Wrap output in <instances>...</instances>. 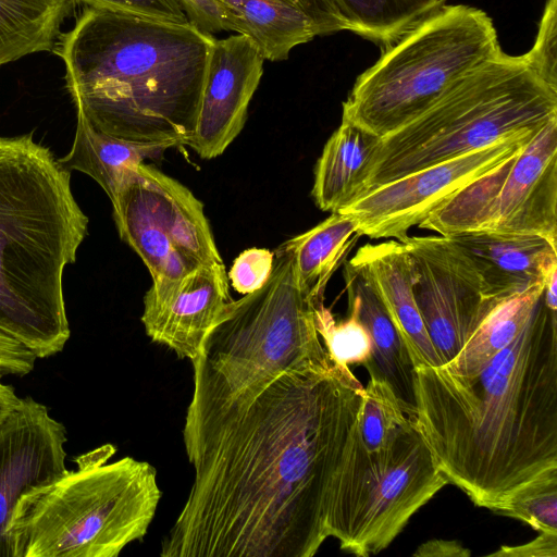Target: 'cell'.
<instances>
[{"instance_id":"6da1fadb","label":"cell","mask_w":557,"mask_h":557,"mask_svg":"<svg viewBox=\"0 0 557 557\" xmlns=\"http://www.w3.org/2000/svg\"><path fill=\"white\" fill-rule=\"evenodd\" d=\"M364 387L332 362L284 372L247 401L187 409L194 481L162 557H312Z\"/></svg>"},{"instance_id":"7a4b0ae2","label":"cell","mask_w":557,"mask_h":557,"mask_svg":"<svg viewBox=\"0 0 557 557\" xmlns=\"http://www.w3.org/2000/svg\"><path fill=\"white\" fill-rule=\"evenodd\" d=\"M413 423L440 471L500 513L557 482V319L543 295L519 334L471 375L413 369Z\"/></svg>"},{"instance_id":"3957f363","label":"cell","mask_w":557,"mask_h":557,"mask_svg":"<svg viewBox=\"0 0 557 557\" xmlns=\"http://www.w3.org/2000/svg\"><path fill=\"white\" fill-rule=\"evenodd\" d=\"M214 39L190 23L86 7L53 52L92 127L174 147L194 134Z\"/></svg>"},{"instance_id":"277c9868","label":"cell","mask_w":557,"mask_h":557,"mask_svg":"<svg viewBox=\"0 0 557 557\" xmlns=\"http://www.w3.org/2000/svg\"><path fill=\"white\" fill-rule=\"evenodd\" d=\"M70 178L32 134L0 137V332L40 359L62 351L71 335L63 272L88 218Z\"/></svg>"},{"instance_id":"5b68a950","label":"cell","mask_w":557,"mask_h":557,"mask_svg":"<svg viewBox=\"0 0 557 557\" xmlns=\"http://www.w3.org/2000/svg\"><path fill=\"white\" fill-rule=\"evenodd\" d=\"M107 444L77 458V469L26 492L9 524L13 557H116L147 534L161 490L147 461L108 462Z\"/></svg>"},{"instance_id":"8992f818","label":"cell","mask_w":557,"mask_h":557,"mask_svg":"<svg viewBox=\"0 0 557 557\" xmlns=\"http://www.w3.org/2000/svg\"><path fill=\"white\" fill-rule=\"evenodd\" d=\"M273 252L268 281L224 306L191 361L187 409L247 401L286 371L333 362L317 330L315 304L298 284L288 240Z\"/></svg>"},{"instance_id":"52a82bcc","label":"cell","mask_w":557,"mask_h":557,"mask_svg":"<svg viewBox=\"0 0 557 557\" xmlns=\"http://www.w3.org/2000/svg\"><path fill=\"white\" fill-rule=\"evenodd\" d=\"M554 117L557 86L535 71L527 53L510 55L502 50L421 115L382 139L363 195L502 138L541 129Z\"/></svg>"},{"instance_id":"ba28073f","label":"cell","mask_w":557,"mask_h":557,"mask_svg":"<svg viewBox=\"0 0 557 557\" xmlns=\"http://www.w3.org/2000/svg\"><path fill=\"white\" fill-rule=\"evenodd\" d=\"M500 51L487 13L445 4L385 46L377 61L357 77L343 102L342 121L383 139Z\"/></svg>"},{"instance_id":"9c48e42d","label":"cell","mask_w":557,"mask_h":557,"mask_svg":"<svg viewBox=\"0 0 557 557\" xmlns=\"http://www.w3.org/2000/svg\"><path fill=\"white\" fill-rule=\"evenodd\" d=\"M447 484L412 419L377 450L363 446L357 425L333 490L329 537L356 556L379 554Z\"/></svg>"},{"instance_id":"30bf717a","label":"cell","mask_w":557,"mask_h":557,"mask_svg":"<svg viewBox=\"0 0 557 557\" xmlns=\"http://www.w3.org/2000/svg\"><path fill=\"white\" fill-rule=\"evenodd\" d=\"M111 202L120 237L152 281L180 280L199 267L224 264L202 202L156 168L139 164Z\"/></svg>"},{"instance_id":"8fae6325","label":"cell","mask_w":557,"mask_h":557,"mask_svg":"<svg viewBox=\"0 0 557 557\" xmlns=\"http://www.w3.org/2000/svg\"><path fill=\"white\" fill-rule=\"evenodd\" d=\"M525 131L381 185L341 210L361 236L405 243L409 230L462 187L520 153L539 132Z\"/></svg>"},{"instance_id":"7c38bea8","label":"cell","mask_w":557,"mask_h":557,"mask_svg":"<svg viewBox=\"0 0 557 557\" xmlns=\"http://www.w3.org/2000/svg\"><path fill=\"white\" fill-rule=\"evenodd\" d=\"M404 244L411 258L418 309L447 364L499 302L483 296L472 263L446 236H409Z\"/></svg>"},{"instance_id":"4fadbf2b","label":"cell","mask_w":557,"mask_h":557,"mask_svg":"<svg viewBox=\"0 0 557 557\" xmlns=\"http://www.w3.org/2000/svg\"><path fill=\"white\" fill-rule=\"evenodd\" d=\"M64 425L32 397L0 423V557H13L9 524L20 498L66 472Z\"/></svg>"},{"instance_id":"5bb4252c","label":"cell","mask_w":557,"mask_h":557,"mask_svg":"<svg viewBox=\"0 0 557 557\" xmlns=\"http://www.w3.org/2000/svg\"><path fill=\"white\" fill-rule=\"evenodd\" d=\"M265 59L247 36L214 39L194 134L186 143L203 159L222 154L239 135Z\"/></svg>"},{"instance_id":"9a60e30c","label":"cell","mask_w":557,"mask_h":557,"mask_svg":"<svg viewBox=\"0 0 557 557\" xmlns=\"http://www.w3.org/2000/svg\"><path fill=\"white\" fill-rule=\"evenodd\" d=\"M231 299L225 265H202L180 280L152 281L141 323L152 342L193 361Z\"/></svg>"},{"instance_id":"2e32d148","label":"cell","mask_w":557,"mask_h":557,"mask_svg":"<svg viewBox=\"0 0 557 557\" xmlns=\"http://www.w3.org/2000/svg\"><path fill=\"white\" fill-rule=\"evenodd\" d=\"M484 230L539 235L557 245V117L515 159Z\"/></svg>"},{"instance_id":"e0dca14e","label":"cell","mask_w":557,"mask_h":557,"mask_svg":"<svg viewBox=\"0 0 557 557\" xmlns=\"http://www.w3.org/2000/svg\"><path fill=\"white\" fill-rule=\"evenodd\" d=\"M446 237L472 263L483 296L497 302L543 287L557 269V245L539 235L478 230Z\"/></svg>"},{"instance_id":"ac0fdd59","label":"cell","mask_w":557,"mask_h":557,"mask_svg":"<svg viewBox=\"0 0 557 557\" xmlns=\"http://www.w3.org/2000/svg\"><path fill=\"white\" fill-rule=\"evenodd\" d=\"M343 277L349 314L367 330L372 342L370 360L363 366L370 377L384 381L404 411L416 412L413 364L407 345L374 286L352 261L344 263Z\"/></svg>"},{"instance_id":"d6986e66","label":"cell","mask_w":557,"mask_h":557,"mask_svg":"<svg viewBox=\"0 0 557 557\" xmlns=\"http://www.w3.org/2000/svg\"><path fill=\"white\" fill-rule=\"evenodd\" d=\"M359 265L400 332L413 368L443 366L423 323L413 294V273L404 243L386 240L361 246L350 259Z\"/></svg>"},{"instance_id":"ffe728a7","label":"cell","mask_w":557,"mask_h":557,"mask_svg":"<svg viewBox=\"0 0 557 557\" xmlns=\"http://www.w3.org/2000/svg\"><path fill=\"white\" fill-rule=\"evenodd\" d=\"M382 138L342 121L314 168L311 196L322 211L336 212L360 198Z\"/></svg>"},{"instance_id":"44dd1931","label":"cell","mask_w":557,"mask_h":557,"mask_svg":"<svg viewBox=\"0 0 557 557\" xmlns=\"http://www.w3.org/2000/svg\"><path fill=\"white\" fill-rule=\"evenodd\" d=\"M215 1L224 30L250 38L269 61H285L296 46L323 35L310 16L283 0Z\"/></svg>"},{"instance_id":"7402d4cb","label":"cell","mask_w":557,"mask_h":557,"mask_svg":"<svg viewBox=\"0 0 557 557\" xmlns=\"http://www.w3.org/2000/svg\"><path fill=\"white\" fill-rule=\"evenodd\" d=\"M77 123L69 153L59 159L67 171L76 170L94 178L112 200L129 174L146 159H154L170 145L141 144L97 131L76 111Z\"/></svg>"},{"instance_id":"603a6c76","label":"cell","mask_w":557,"mask_h":557,"mask_svg":"<svg viewBox=\"0 0 557 557\" xmlns=\"http://www.w3.org/2000/svg\"><path fill=\"white\" fill-rule=\"evenodd\" d=\"M361 235L357 222L342 211L288 240L298 284L314 302L323 301L329 280Z\"/></svg>"},{"instance_id":"cb8c5ba5","label":"cell","mask_w":557,"mask_h":557,"mask_svg":"<svg viewBox=\"0 0 557 557\" xmlns=\"http://www.w3.org/2000/svg\"><path fill=\"white\" fill-rule=\"evenodd\" d=\"M74 0H0V65L53 52Z\"/></svg>"},{"instance_id":"d4e9b609","label":"cell","mask_w":557,"mask_h":557,"mask_svg":"<svg viewBox=\"0 0 557 557\" xmlns=\"http://www.w3.org/2000/svg\"><path fill=\"white\" fill-rule=\"evenodd\" d=\"M447 0H326L343 30L383 47L394 42Z\"/></svg>"},{"instance_id":"484cf974","label":"cell","mask_w":557,"mask_h":557,"mask_svg":"<svg viewBox=\"0 0 557 557\" xmlns=\"http://www.w3.org/2000/svg\"><path fill=\"white\" fill-rule=\"evenodd\" d=\"M544 286L499 302L479 325L446 370L454 374L471 375L481 370L495 354L505 348L531 318Z\"/></svg>"},{"instance_id":"4316f807","label":"cell","mask_w":557,"mask_h":557,"mask_svg":"<svg viewBox=\"0 0 557 557\" xmlns=\"http://www.w3.org/2000/svg\"><path fill=\"white\" fill-rule=\"evenodd\" d=\"M518 154L459 189L418 226L442 236L484 230Z\"/></svg>"},{"instance_id":"83f0119b","label":"cell","mask_w":557,"mask_h":557,"mask_svg":"<svg viewBox=\"0 0 557 557\" xmlns=\"http://www.w3.org/2000/svg\"><path fill=\"white\" fill-rule=\"evenodd\" d=\"M411 420L404 411L391 387L373 377L363 389L358 435L368 450L388 445Z\"/></svg>"},{"instance_id":"f1b7e54d","label":"cell","mask_w":557,"mask_h":557,"mask_svg":"<svg viewBox=\"0 0 557 557\" xmlns=\"http://www.w3.org/2000/svg\"><path fill=\"white\" fill-rule=\"evenodd\" d=\"M318 333L331 359L339 364L367 363L372 354V342L364 326L351 314L335 321L323 301L314 305Z\"/></svg>"},{"instance_id":"f546056e","label":"cell","mask_w":557,"mask_h":557,"mask_svg":"<svg viewBox=\"0 0 557 557\" xmlns=\"http://www.w3.org/2000/svg\"><path fill=\"white\" fill-rule=\"evenodd\" d=\"M499 515L521 520L537 532L557 533V482L527 488Z\"/></svg>"},{"instance_id":"4dcf8cb0","label":"cell","mask_w":557,"mask_h":557,"mask_svg":"<svg viewBox=\"0 0 557 557\" xmlns=\"http://www.w3.org/2000/svg\"><path fill=\"white\" fill-rule=\"evenodd\" d=\"M527 54L535 71L557 86V0H547L536 39Z\"/></svg>"},{"instance_id":"1f68e13d","label":"cell","mask_w":557,"mask_h":557,"mask_svg":"<svg viewBox=\"0 0 557 557\" xmlns=\"http://www.w3.org/2000/svg\"><path fill=\"white\" fill-rule=\"evenodd\" d=\"M273 262V251L265 248H250L234 260L227 277L236 292L242 295L250 294L268 281Z\"/></svg>"},{"instance_id":"d6a6232c","label":"cell","mask_w":557,"mask_h":557,"mask_svg":"<svg viewBox=\"0 0 557 557\" xmlns=\"http://www.w3.org/2000/svg\"><path fill=\"white\" fill-rule=\"evenodd\" d=\"M86 7L108 9L178 24L189 23L178 0H74Z\"/></svg>"},{"instance_id":"836d02e7","label":"cell","mask_w":557,"mask_h":557,"mask_svg":"<svg viewBox=\"0 0 557 557\" xmlns=\"http://www.w3.org/2000/svg\"><path fill=\"white\" fill-rule=\"evenodd\" d=\"M188 22L203 33L224 30L221 10L215 0H178Z\"/></svg>"},{"instance_id":"e575fe53","label":"cell","mask_w":557,"mask_h":557,"mask_svg":"<svg viewBox=\"0 0 557 557\" xmlns=\"http://www.w3.org/2000/svg\"><path fill=\"white\" fill-rule=\"evenodd\" d=\"M532 541L517 546H502L488 556L496 557H556L557 533L539 532Z\"/></svg>"},{"instance_id":"d590c367","label":"cell","mask_w":557,"mask_h":557,"mask_svg":"<svg viewBox=\"0 0 557 557\" xmlns=\"http://www.w3.org/2000/svg\"><path fill=\"white\" fill-rule=\"evenodd\" d=\"M310 16L323 35L343 30L326 0H283Z\"/></svg>"},{"instance_id":"8d00e7d4","label":"cell","mask_w":557,"mask_h":557,"mask_svg":"<svg viewBox=\"0 0 557 557\" xmlns=\"http://www.w3.org/2000/svg\"><path fill=\"white\" fill-rule=\"evenodd\" d=\"M471 552L457 541L432 540L423 543L413 553L418 557H467Z\"/></svg>"},{"instance_id":"74e56055","label":"cell","mask_w":557,"mask_h":557,"mask_svg":"<svg viewBox=\"0 0 557 557\" xmlns=\"http://www.w3.org/2000/svg\"><path fill=\"white\" fill-rule=\"evenodd\" d=\"M20 400L14 388L4 384L0 376V423L13 411Z\"/></svg>"},{"instance_id":"f35d334b","label":"cell","mask_w":557,"mask_h":557,"mask_svg":"<svg viewBox=\"0 0 557 557\" xmlns=\"http://www.w3.org/2000/svg\"><path fill=\"white\" fill-rule=\"evenodd\" d=\"M543 301L550 310H557V269L552 271L545 282Z\"/></svg>"}]
</instances>
